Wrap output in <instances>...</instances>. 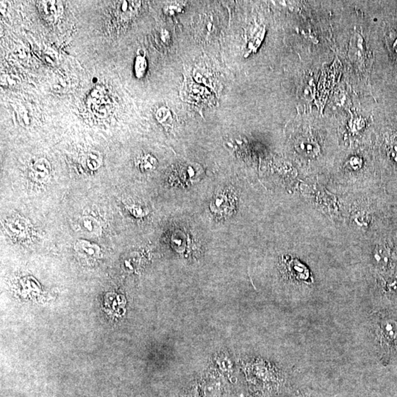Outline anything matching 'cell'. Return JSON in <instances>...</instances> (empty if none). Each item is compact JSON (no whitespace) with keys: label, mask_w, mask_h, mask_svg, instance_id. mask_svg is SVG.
<instances>
[{"label":"cell","mask_w":397,"mask_h":397,"mask_svg":"<svg viewBox=\"0 0 397 397\" xmlns=\"http://www.w3.org/2000/svg\"><path fill=\"white\" fill-rule=\"evenodd\" d=\"M182 99L191 104L200 106L212 102V93L205 87L197 85L191 79L185 78L181 91Z\"/></svg>","instance_id":"6da1fadb"},{"label":"cell","mask_w":397,"mask_h":397,"mask_svg":"<svg viewBox=\"0 0 397 397\" xmlns=\"http://www.w3.org/2000/svg\"><path fill=\"white\" fill-rule=\"evenodd\" d=\"M210 208L216 215L220 217L230 215L235 208L234 196L227 191L217 193L211 201Z\"/></svg>","instance_id":"7a4b0ae2"},{"label":"cell","mask_w":397,"mask_h":397,"mask_svg":"<svg viewBox=\"0 0 397 397\" xmlns=\"http://www.w3.org/2000/svg\"><path fill=\"white\" fill-rule=\"evenodd\" d=\"M38 11L44 19L53 21L58 19L64 13V4L62 1H39L37 2Z\"/></svg>","instance_id":"3957f363"},{"label":"cell","mask_w":397,"mask_h":397,"mask_svg":"<svg viewBox=\"0 0 397 397\" xmlns=\"http://www.w3.org/2000/svg\"><path fill=\"white\" fill-rule=\"evenodd\" d=\"M295 148L299 153L306 158H314L318 156L320 148L318 144L310 139L302 137L297 139L295 143Z\"/></svg>","instance_id":"277c9868"},{"label":"cell","mask_w":397,"mask_h":397,"mask_svg":"<svg viewBox=\"0 0 397 397\" xmlns=\"http://www.w3.org/2000/svg\"><path fill=\"white\" fill-rule=\"evenodd\" d=\"M33 177L40 182H44L50 178L51 175V165L46 159L37 160L32 167Z\"/></svg>","instance_id":"5b68a950"},{"label":"cell","mask_w":397,"mask_h":397,"mask_svg":"<svg viewBox=\"0 0 397 397\" xmlns=\"http://www.w3.org/2000/svg\"><path fill=\"white\" fill-rule=\"evenodd\" d=\"M79 226L81 229L92 236H98L102 234V228L100 224L94 219L90 217H84L79 220Z\"/></svg>","instance_id":"8992f818"},{"label":"cell","mask_w":397,"mask_h":397,"mask_svg":"<svg viewBox=\"0 0 397 397\" xmlns=\"http://www.w3.org/2000/svg\"><path fill=\"white\" fill-rule=\"evenodd\" d=\"M383 336L389 341H397V322L393 320H388L382 325Z\"/></svg>","instance_id":"52a82bcc"},{"label":"cell","mask_w":397,"mask_h":397,"mask_svg":"<svg viewBox=\"0 0 397 397\" xmlns=\"http://www.w3.org/2000/svg\"><path fill=\"white\" fill-rule=\"evenodd\" d=\"M140 1H122L119 4V11L125 16H132L139 10L141 5Z\"/></svg>","instance_id":"ba28073f"},{"label":"cell","mask_w":397,"mask_h":397,"mask_svg":"<svg viewBox=\"0 0 397 397\" xmlns=\"http://www.w3.org/2000/svg\"><path fill=\"white\" fill-rule=\"evenodd\" d=\"M138 166L140 170L145 172L152 171L156 169L158 166V160L152 155H145L139 159L138 161Z\"/></svg>","instance_id":"9c48e42d"},{"label":"cell","mask_w":397,"mask_h":397,"mask_svg":"<svg viewBox=\"0 0 397 397\" xmlns=\"http://www.w3.org/2000/svg\"><path fill=\"white\" fill-rule=\"evenodd\" d=\"M75 248L79 252H82L90 255H93L99 251V246L85 240H78L75 244Z\"/></svg>","instance_id":"30bf717a"},{"label":"cell","mask_w":397,"mask_h":397,"mask_svg":"<svg viewBox=\"0 0 397 397\" xmlns=\"http://www.w3.org/2000/svg\"><path fill=\"white\" fill-rule=\"evenodd\" d=\"M86 165L92 171L98 169L102 162V158L99 152L92 151L87 156Z\"/></svg>","instance_id":"8fae6325"},{"label":"cell","mask_w":397,"mask_h":397,"mask_svg":"<svg viewBox=\"0 0 397 397\" xmlns=\"http://www.w3.org/2000/svg\"><path fill=\"white\" fill-rule=\"evenodd\" d=\"M156 117L159 122L165 126H170L173 122L172 114L169 109L162 107L159 108L156 113Z\"/></svg>","instance_id":"7c38bea8"},{"label":"cell","mask_w":397,"mask_h":397,"mask_svg":"<svg viewBox=\"0 0 397 397\" xmlns=\"http://www.w3.org/2000/svg\"><path fill=\"white\" fill-rule=\"evenodd\" d=\"M27 224L24 219H20L16 220L11 221L10 223H7V229L10 230V232L13 233L15 235L21 236L24 234L27 229Z\"/></svg>","instance_id":"4fadbf2b"},{"label":"cell","mask_w":397,"mask_h":397,"mask_svg":"<svg viewBox=\"0 0 397 397\" xmlns=\"http://www.w3.org/2000/svg\"><path fill=\"white\" fill-rule=\"evenodd\" d=\"M375 258L380 265L386 266L389 263L390 253L384 246H378L375 249Z\"/></svg>","instance_id":"5bb4252c"},{"label":"cell","mask_w":397,"mask_h":397,"mask_svg":"<svg viewBox=\"0 0 397 397\" xmlns=\"http://www.w3.org/2000/svg\"><path fill=\"white\" fill-rule=\"evenodd\" d=\"M147 63L146 58L143 55H138L136 57V64H135V72L138 78L144 77L147 70Z\"/></svg>","instance_id":"9a60e30c"},{"label":"cell","mask_w":397,"mask_h":397,"mask_svg":"<svg viewBox=\"0 0 397 397\" xmlns=\"http://www.w3.org/2000/svg\"><path fill=\"white\" fill-rule=\"evenodd\" d=\"M389 155H390V157L392 158L395 162H397V145H394L393 147L390 149Z\"/></svg>","instance_id":"2e32d148"}]
</instances>
